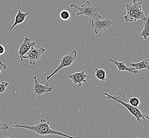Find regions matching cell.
<instances>
[{
  "instance_id": "1",
  "label": "cell",
  "mask_w": 149,
  "mask_h": 138,
  "mask_svg": "<svg viewBox=\"0 0 149 138\" xmlns=\"http://www.w3.org/2000/svg\"><path fill=\"white\" fill-rule=\"evenodd\" d=\"M12 127H21L26 129L30 130L35 133H36L38 135L40 136H44L47 135H57L62 136L66 138H74L73 137L70 135H67L62 132L58 131L52 129L50 127V122L49 121H47L45 119L42 118L39 122L36 124L35 125L30 126L26 125H12Z\"/></svg>"
},
{
  "instance_id": "7",
  "label": "cell",
  "mask_w": 149,
  "mask_h": 138,
  "mask_svg": "<svg viewBox=\"0 0 149 138\" xmlns=\"http://www.w3.org/2000/svg\"><path fill=\"white\" fill-rule=\"evenodd\" d=\"M45 51L46 49L44 48H36L32 47L31 49L26 53V55L23 56V60L27 58L30 61V64L31 65H36L40 60L42 54Z\"/></svg>"
},
{
  "instance_id": "20",
  "label": "cell",
  "mask_w": 149,
  "mask_h": 138,
  "mask_svg": "<svg viewBox=\"0 0 149 138\" xmlns=\"http://www.w3.org/2000/svg\"><path fill=\"white\" fill-rule=\"evenodd\" d=\"M6 68H7V66L6 65V64L3 63L2 62H1L0 61V73H1L2 71L6 70Z\"/></svg>"
},
{
  "instance_id": "11",
  "label": "cell",
  "mask_w": 149,
  "mask_h": 138,
  "mask_svg": "<svg viewBox=\"0 0 149 138\" xmlns=\"http://www.w3.org/2000/svg\"><path fill=\"white\" fill-rule=\"evenodd\" d=\"M109 62L111 63L114 64V65L117 66L118 72L126 71L129 72L130 73L134 74V75L138 74L139 73V71L135 68L134 67L129 68L125 65V64L123 62H118V61L114 60L110 58H109Z\"/></svg>"
},
{
  "instance_id": "13",
  "label": "cell",
  "mask_w": 149,
  "mask_h": 138,
  "mask_svg": "<svg viewBox=\"0 0 149 138\" xmlns=\"http://www.w3.org/2000/svg\"><path fill=\"white\" fill-rule=\"evenodd\" d=\"M130 66L132 67H134L140 71L142 69H146L149 70V58H145L142 61L136 63H129Z\"/></svg>"
},
{
  "instance_id": "22",
  "label": "cell",
  "mask_w": 149,
  "mask_h": 138,
  "mask_svg": "<svg viewBox=\"0 0 149 138\" xmlns=\"http://www.w3.org/2000/svg\"><path fill=\"white\" fill-rule=\"evenodd\" d=\"M146 112H147L149 113V114L147 115V118L146 119H148V120H149V111H145Z\"/></svg>"
},
{
  "instance_id": "12",
  "label": "cell",
  "mask_w": 149,
  "mask_h": 138,
  "mask_svg": "<svg viewBox=\"0 0 149 138\" xmlns=\"http://www.w3.org/2000/svg\"><path fill=\"white\" fill-rule=\"evenodd\" d=\"M29 14V12L24 13L21 11L20 10H19L17 11V15H16L15 17V23H13V25L10 28V30L13 29V28L17 25L23 23L26 20V18L27 17V16Z\"/></svg>"
},
{
  "instance_id": "3",
  "label": "cell",
  "mask_w": 149,
  "mask_h": 138,
  "mask_svg": "<svg viewBox=\"0 0 149 138\" xmlns=\"http://www.w3.org/2000/svg\"><path fill=\"white\" fill-rule=\"evenodd\" d=\"M69 7L79 10V12L77 13V15H83L85 17L94 18L95 19H100L101 18V15H98L100 8L92 6L89 1H87L86 3H84L80 7H79L76 4H72L69 6Z\"/></svg>"
},
{
  "instance_id": "5",
  "label": "cell",
  "mask_w": 149,
  "mask_h": 138,
  "mask_svg": "<svg viewBox=\"0 0 149 138\" xmlns=\"http://www.w3.org/2000/svg\"><path fill=\"white\" fill-rule=\"evenodd\" d=\"M76 57L77 52H76L74 49H73L71 53L63 56L60 60V63L59 66H58L51 75L47 76L46 80L47 81L49 80L52 77L54 76V75H55L56 73L60 71V70L63 69L64 68L72 66V64L74 63V61L76 60Z\"/></svg>"
},
{
  "instance_id": "2",
  "label": "cell",
  "mask_w": 149,
  "mask_h": 138,
  "mask_svg": "<svg viewBox=\"0 0 149 138\" xmlns=\"http://www.w3.org/2000/svg\"><path fill=\"white\" fill-rule=\"evenodd\" d=\"M142 2L136 0H132V4H126V14L124 16L125 22L136 21L139 20L146 21L148 20V18L145 15L142 10Z\"/></svg>"
},
{
  "instance_id": "4",
  "label": "cell",
  "mask_w": 149,
  "mask_h": 138,
  "mask_svg": "<svg viewBox=\"0 0 149 138\" xmlns=\"http://www.w3.org/2000/svg\"><path fill=\"white\" fill-rule=\"evenodd\" d=\"M104 95L106 96V97L109 99H112L115 101H116L118 103H120L123 106L126 108L130 113L133 115L138 121H141V119H143L144 120H146L147 118V115H144L142 114V112L138 107L133 106L131 105H130L129 103H126L123 100V99L120 97V96H112L107 92H104Z\"/></svg>"
},
{
  "instance_id": "9",
  "label": "cell",
  "mask_w": 149,
  "mask_h": 138,
  "mask_svg": "<svg viewBox=\"0 0 149 138\" xmlns=\"http://www.w3.org/2000/svg\"><path fill=\"white\" fill-rule=\"evenodd\" d=\"M36 43L35 42H32L29 38L25 37L24 38L22 42L20 45L17 52V54L19 55L21 61H23V56H24V55L26 54L27 52H28L32 47H34L36 46Z\"/></svg>"
},
{
  "instance_id": "16",
  "label": "cell",
  "mask_w": 149,
  "mask_h": 138,
  "mask_svg": "<svg viewBox=\"0 0 149 138\" xmlns=\"http://www.w3.org/2000/svg\"><path fill=\"white\" fill-rule=\"evenodd\" d=\"M60 19L64 21H71V14L68 10H63L60 12L59 13Z\"/></svg>"
},
{
  "instance_id": "23",
  "label": "cell",
  "mask_w": 149,
  "mask_h": 138,
  "mask_svg": "<svg viewBox=\"0 0 149 138\" xmlns=\"http://www.w3.org/2000/svg\"><path fill=\"white\" fill-rule=\"evenodd\" d=\"M139 138V137H137V138ZM144 138H149V136H148V137H146V136H144Z\"/></svg>"
},
{
  "instance_id": "17",
  "label": "cell",
  "mask_w": 149,
  "mask_h": 138,
  "mask_svg": "<svg viewBox=\"0 0 149 138\" xmlns=\"http://www.w3.org/2000/svg\"><path fill=\"white\" fill-rule=\"evenodd\" d=\"M128 103L133 106L138 107L140 104V100L139 98L135 97H131L128 101Z\"/></svg>"
},
{
  "instance_id": "24",
  "label": "cell",
  "mask_w": 149,
  "mask_h": 138,
  "mask_svg": "<svg viewBox=\"0 0 149 138\" xmlns=\"http://www.w3.org/2000/svg\"><path fill=\"white\" fill-rule=\"evenodd\" d=\"M10 138V137H8V138Z\"/></svg>"
},
{
  "instance_id": "21",
  "label": "cell",
  "mask_w": 149,
  "mask_h": 138,
  "mask_svg": "<svg viewBox=\"0 0 149 138\" xmlns=\"http://www.w3.org/2000/svg\"><path fill=\"white\" fill-rule=\"evenodd\" d=\"M5 52H6V49L2 45L0 44V55L4 54L5 53Z\"/></svg>"
},
{
  "instance_id": "14",
  "label": "cell",
  "mask_w": 149,
  "mask_h": 138,
  "mask_svg": "<svg viewBox=\"0 0 149 138\" xmlns=\"http://www.w3.org/2000/svg\"><path fill=\"white\" fill-rule=\"evenodd\" d=\"M106 71L104 69L95 68V77L103 83L106 81Z\"/></svg>"
},
{
  "instance_id": "19",
  "label": "cell",
  "mask_w": 149,
  "mask_h": 138,
  "mask_svg": "<svg viewBox=\"0 0 149 138\" xmlns=\"http://www.w3.org/2000/svg\"><path fill=\"white\" fill-rule=\"evenodd\" d=\"M8 125L0 120V130H8Z\"/></svg>"
},
{
  "instance_id": "6",
  "label": "cell",
  "mask_w": 149,
  "mask_h": 138,
  "mask_svg": "<svg viewBox=\"0 0 149 138\" xmlns=\"http://www.w3.org/2000/svg\"><path fill=\"white\" fill-rule=\"evenodd\" d=\"M33 79L35 82L32 91V95L37 98H40V97L45 94L52 92L55 89V87L48 83L45 85L39 84L36 75H34Z\"/></svg>"
},
{
  "instance_id": "10",
  "label": "cell",
  "mask_w": 149,
  "mask_h": 138,
  "mask_svg": "<svg viewBox=\"0 0 149 138\" xmlns=\"http://www.w3.org/2000/svg\"><path fill=\"white\" fill-rule=\"evenodd\" d=\"M87 77V75L85 73V70H83L80 72H75L69 75V78L72 80V82L79 87L82 86L83 82L87 84L86 80Z\"/></svg>"
},
{
  "instance_id": "18",
  "label": "cell",
  "mask_w": 149,
  "mask_h": 138,
  "mask_svg": "<svg viewBox=\"0 0 149 138\" xmlns=\"http://www.w3.org/2000/svg\"><path fill=\"white\" fill-rule=\"evenodd\" d=\"M9 83L6 81H0V94H2L6 92L7 87L8 86Z\"/></svg>"
},
{
  "instance_id": "8",
  "label": "cell",
  "mask_w": 149,
  "mask_h": 138,
  "mask_svg": "<svg viewBox=\"0 0 149 138\" xmlns=\"http://www.w3.org/2000/svg\"><path fill=\"white\" fill-rule=\"evenodd\" d=\"M113 23L111 20L108 18H106L103 20L95 19L92 21V27L94 28V32L96 34H97L99 32L102 30H106L112 27Z\"/></svg>"
},
{
  "instance_id": "15",
  "label": "cell",
  "mask_w": 149,
  "mask_h": 138,
  "mask_svg": "<svg viewBox=\"0 0 149 138\" xmlns=\"http://www.w3.org/2000/svg\"><path fill=\"white\" fill-rule=\"evenodd\" d=\"M140 34L145 40H146L147 38L149 37V17H148V20H146L144 25L142 31L141 32Z\"/></svg>"
}]
</instances>
